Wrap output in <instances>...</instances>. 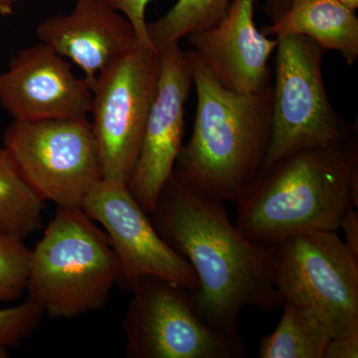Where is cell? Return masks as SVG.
Listing matches in <instances>:
<instances>
[{"label":"cell","mask_w":358,"mask_h":358,"mask_svg":"<svg viewBox=\"0 0 358 358\" xmlns=\"http://www.w3.org/2000/svg\"><path fill=\"white\" fill-rule=\"evenodd\" d=\"M150 217L160 237L192 265L199 281L190 292L193 306L212 329L240 338L238 319L245 308H282L275 246L245 236L222 200L183 185L173 173Z\"/></svg>","instance_id":"obj_1"},{"label":"cell","mask_w":358,"mask_h":358,"mask_svg":"<svg viewBox=\"0 0 358 358\" xmlns=\"http://www.w3.org/2000/svg\"><path fill=\"white\" fill-rule=\"evenodd\" d=\"M237 205L235 224L255 243L275 246L303 233L338 232L358 207L357 133L261 169Z\"/></svg>","instance_id":"obj_2"},{"label":"cell","mask_w":358,"mask_h":358,"mask_svg":"<svg viewBox=\"0 0 358 358\" xmlns=\"http://www.w3.org/2000/svg\"><path fill=\"white\" fill-rule=\"evenodd\" d=\"M196 87L192 138L173 176L183 185L238 203L262 169L272 134L273 86L256 93L224 88L194 51H186Z\"/></svg>","instance_id":"obj_3"},{"label":"cell","mask_w":358,"mask_h":358,"mask_svg":"<svg viewBox=\"0 0 358 358\" xmlns=\"http://www.w3.org/2000/svg\"><path fill=\"white\" fill-rule=\"evenodd\" d=\"M119 281L110 238L82 208L58 207L31 250L28 299L54 319L105 307Z\"/></svg>","instance_id":"obj_4"},{"label":"cell","mask_w":358,"mask_h":358,"mask_svg":"<svg viewBox=\"0 0 358 358\" xmlns=\"http://www.w3.org/2000/svg\"><path fill=\"white\" fill-rule=\"evenodd\" d=\"M277 39L272 134L262 169L299 150L336 145L357 133L334 110L322 77L324 49L303 35Z\"/></svg>","instance_id":"obj_5"},{"label":"cell","mask_w":358,"mask_h":358,"mask_svg":"<svg viewBox=\"0 0 358 358\" xmlns=\"http://www.w3.org/2000/svg\"><path fill=\"white\" fill-rule=\"evenodd\" d=\"M275 284L331 338L358 334V261L338 232L303 233L275 245Z\"/></svg>","instance_id":"obj_6"},{"label":"cell","mask_w":358,"mask_h":358,"mask_svg":"<svg viewBox=\"0 0 358 358\" xmlns=\"http://www.w3.org/2000/svg\"><path fill=\"white\" fill-rule=\"evenodd\" d=\"M3 147L39 196L58 207L83 209L103 181L88 117L13 120L4 131Z\"/></svg>","instance_id":"obj_7"},{"label":"cell","mask_w":358,"mask_h":358,"mask_svg":"<svg viewBox=\"0 0 358 358\" xmlns=\"http://www.w3.org/2000/svg\"><path fill=\"white\" fill-rule=\"evenodd\" d=\"M189 289L164 278H141L122 327L129 358H239L246 355L241 338L205 324Z\"/></svg>","instance_id":"obj_8"},{"label":"cell","mask_w":358,"mask_h":358,"mask_svg":"<svg viewBox=\"0 0 358 358\" xmlns=\"http://www.w3.org/2000/svg\"><path fill=\"white\" fill-rule=\"evenodd\" d=\"M159 54L138 45L103 70L92 87L91 122L103 180L128 185L157 94Z\"/></svg>","instance_id":"obj_9"},{"label":"cell","mask_w":358,"mask_h":358,"mask_svg":"<svg viewBox=\"0 0 358 358\" xmlns=\"http://www.w3.org/2000/svg\"><path fill=\"white\" fill-rule=\"evenodd\" d=\"M83 209L110 238L119 264L120 288L131 292L141 278L155 275L192 292L199 289L192 265L160 237L127 185L103 180L85 200Z\"/></svg>","instance_id":"obj_10"},{"label":"cell","mask_w":358,"mask_h":358,"mask_svg":"<svg viewBox=\"0 0 358 358\" xmlns=\"http://www.w3.org/2000/svg\"><path fill=\"white\" fill-rule=\"evenodd\" d=\"M157 94L148 114L129 192L145 213L154 210L182 150L185 106L193 84L187 53L178 42L159 52Z\"/></svg>","instance_id":"obj_11"},{"label":"cell","mask_w":358,"mask_h":358,"mask_svg":"<svg viewBox=\"0 0 358 358\" xmlns=\"http://www.w3.org/2000/svg\"><path fill=\"white\" fill-rule=\"evenodd\" d=\"M92 101L85 79L42 42L21 49L0 73V105L13 120L84 119Z\"/></svg>","instance_id":"obj_12"},{"label":"cell","mask_w":358,"mask_h":358,"mask_svg":"<svg viewBox=\"0 0 358 358\" xmlns=\"http://www.w3.org/2000/svg\"><path fill=\"white\" fill-rule=\"evenodd\" d=\"M36 36L83 71L91 89L103 70L141 45L133 25L108 0H76L70 13L42 21Z\"/></svg>","instance_id":"obj_13"},{"label":"cell","mask_w":358,"mask_h":358,"mask_svg":"<svg viewBox=\"0 0 358 358\" xmlns=\"http://www.w3.org/2000/svg\"><path fill=\"white\" fill-rule=\"evenodd\" d=\"M255 0H231L227 13L214 27L188 35L192 50L224 88L256 93L270 86L268 59L277 48L257 29Z\"/></svg>","instance_id":"obj_14"},{"label":"cell","mask_w":358,"mask_h":358,"mask_svg":"<svg viewBox=\"0 0 358 358\" xmlns=\"http://www.w3.org/2000/svg\"><path fill=\"white\" fill-rule=\"evenodd\" d=\"M272 23L265 36L303 35L324 50L338 51L346 63L358 58V20L338 0H270Z\"/></svg>","instance_id":"obj_15"},{"label":"cell","mask_w":358,"mask_h":358,"mask_svg":"<svg viewBox=\"0 0 358 358\" xmlns=\"http://www.w3.org/2000/svg\"><path fill=\"white\" fill-rule=\"evenodd\" d=\"M45 202L0 147V237L25 240L37 232L43 223Z\"/></svg>","instance_id":"obj_16"},{"label":"cell","mask_w":358,"mask_h":358,"mask_svg":"<svg viewBox=\"0 0 358 358\" xmlns=\"http://www.w3.org/2000/svg\"><path fill=\"white\" fill-rule=\"evenodd\" d=\"M277 329L264 336L260 358H324L331 336L319 320L289 301L282 306Z\"/></svg>","instance_id":"obj_17"},{"label":"cell","mask_w":358,"mask_h":358,"mask_svg":"<svg viewBox=\"0 0 358 358\" xmlns=\"http://www.w3.org/2000/svg\"><path fill=\"white\" fill-rule=\"evenodd\" d=\"M231 0H178L159 20L147 24L148 38L157 53L193 32L220 22Z\"/></svg>","instance_id":"obj_18"},{"label":"cell","mask_w":358,"mask_h":358,"mask_svg":"<svg viewBox=\"0 0 358 358\" xmlns=\"http://www.w3.org/2000/svg\"><path fill=\"white\" fill-rule=\"evenodd\" d=\"M31 250L20 237H0V303L21 298L26 291Z\"/></svg>","instance_id":"obj_19"},{"label":"cell","mask_w":358,"mask_h":358,"mask_svg":"<svg viewBox=\"0 0 358 358\" xmlns=\"http://www.w3.org/2000/svg\"><path fill=\"white\" fill-rule=\"evenodd\" d=\"M44 312L34 301H23L14 307L0 310V358L8 357L41 324Z\"/></svg>","instance_id":"obj_20"},{"label":"cell","mask_w":358,"mask_h":358,"mask_svg":"<svg viewBox=\"0 0 358 358\" xmlns=\"http://www.w3.org/2000/svg\"><path fill=\"white\" fill-rule=\"evenodd\" d=\"M108 1L117 11L124 14L127 20L131 22L140 43L143 46L152 48L148 38V22L145 21V10L148 3L152 0H108Z\"/></svg>","instance_id":"obj_21"},{"label":"cell","mask_w":358,"mask_h":358,"mask_svg":"<svg viewBox=\"0 0 358 358\" xmlns=\"http://www.w3.org/2000/svg\"><path fill=\"white\" fill-rule=\"evenodd\" d=\"M358 334L329 339L324 358H357Z\"/></svg>","instance_id":"obj_22"},{"label":"cell","mask_w":358,"mask_h":358,"mask_svg":"<svg viewBox=\"0 0 358 358\" xmlns=\"http://www.w3.org/2000/svg\"><path fill=\"white\" fill-rule=\"evenodd\" d=\"M341 229L343 231L345 236V244L350 250L353 258L358 261V214L355 208L350 209L346 214Z\"/></svg>","instance_id":"obj_23"},{"label":"cell","mask_w":358,"mask_h":358,"mask_svg":"<svg viewBox=\"0 0 358 358\" xmlns=\"http://www.w3.org/2000/svg\"><path fill=\"white\" fill-rule=\"evenodd\" d=\"M22 0H0V14L8 16L13 14L14 6Z\"/></svg>","instance_id":"obj_24"},{"label":"cell","mask_w":358,"mask_h":358,"mask_svg":"<svg viewBox=\"0 0 358 358\" xmlns=\"http://www.w3.org/2000/svg\"><path fill=\"white\" fill-rule=\"evenodd\" d=\"M339 2L343 4V6L350 8V10H357L358 7V0H338Z\"/></svg>","instance_id":"obj_25"}]
</instances>
